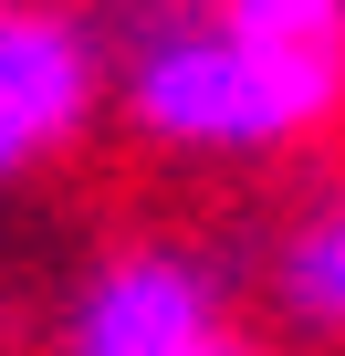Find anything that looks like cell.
<instances>
[{"instance_id":"7a4b0ae2","label":"cell","mask_w":345,"mask_h":356,"mask_svg":"<svg viewBox=\"0 0 345 356\" xmlns=\"http://www.w3.org/2000/svg\"><path fill=\"white\" fill-rule=\"evenodd\" d=\"M53 356H262V346L230 335L220 262H199L178 241H136V252H105L74 283Z\"/></svg>"},{"instance_id":"3957f363","label":"cell","mask_w":345,"mask_h":356,"mask_svg":"<svg viewBox=\"0 0 345 356\" xmlns=\"http://www.w3.org/2000/svg\"><path fill=\"white\" fill-rule=\"evenodd\" d=\"M105 32L84 11H42V0H22V11H0V189L32 168H53L94 105H105Z\"/></svg>"},{"instance_id":"6da1fadb","label":"cell","mask_w":345,"mask_h":356,"mask_svg":"<svg viewBox=\"0 0 345 356\" xmlns=\"http://www.w3.org/2000/svg\"><path fill=\"white\" fill-rule=\"evenodd\" d=\"M105 84H115V115L157 157H220V168L283 157L345 115V63L251 32L230 0H146V11H126L105 42Z\"/></svg>"},{"instance_id":"8992f818","label":"cell","mask_w":345,"mask_h":356,"mask_svg":"<svg viewBox=\"0 0 345 356\" xmlns=\"http://www.w3.org/2000/svg\"><path fill=\"white\" fill-rule=\"evenodd\" d=\"M0 11H22V0H0Z\"/></svg>"},{"instance_id":"5b68a950","label":"cell","mask_w":345,"mask_h":356,"mask_svg":"<svg viewBox=\"0 0 345 356\" xmlns=\"http://www.w3.org/2000/svg\"><path fill=\"white\" fill-rule=\"evenodd\" d=\"M230 11H241L251 32L293 42V53H335V63H345V0H230Z\"/></svg>"},{"instance_id":"277c9868","label":"cell","mask_w":345,"mask_h":356,"mask_svg":"<svg viewBox=\"0 0 345 356\" xmlns=\"http://www.w3.org/2000/svg\"><path fill=\"white\" fill-rule=\"evenodd\" d=\"M262 304L283 335L345 346V178H324L303 210H283V231L262 252Z\"/></svg>"}]
</instances>
